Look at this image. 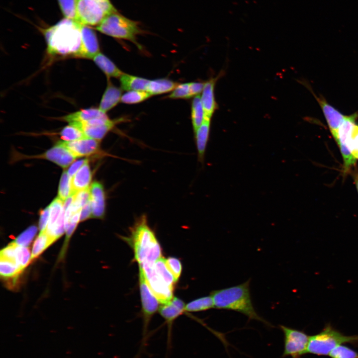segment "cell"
<instances>
[{
  "mask_svg": "<svg viewBox=\"0 0 358 358\" xmlns=\"http://www.w3.org/2000/svg\"><path fill=\"white\" fill-rule=\"evenodd\" d=\"M43 32L49 54L76 57L82 42L81 24L64 18Z\"/></svg>",
  "mask_w": 358,
  "mask_h": 358,
  "instance_id": "1",
  "label": "cell"
},
{
  "mask_svg": "<svg viewBox=\"0 0 358 358\" xmlns=\"http://www.w3.org/2000/svg\"><path fill=\"white\" fill-rule=\"evenodd\" d=\"M124 239L133 249L134 259L139 265L154 264L162 257L160 245L145 214L135 220L130 228L129 236Z\"/></svg>",
  "mask_w": 358,
  "mask_h": 358,
  "instance_id": "2",
  "label": "cell"
},
{
  "mask_svg": "<svg viewBox=\"0 0 358 358\" xmlns=\"http://www.w3.org/2000/svg\"><path fill=\"white\" fill-rule=\"evenodd\" d=\"M250 279L241 284L214 290L210 292L214 308L240 312L250 319L260 321L271 327V324L261 317L253 306L250 291Z\"/></svg>",
  "mask_w": 358,
  "mask_h": 358,
  "instance_id": "3",
  "label": "cell"
},
{
  "mask_svg": "<svg viewBox=\"0 0 358 358\" xmlns=\"http://www.w3.org/2000/svg\"><path fill=\"white\" fill-rule=\"evenodd\" d=\"M101 33L112 37L130 41L141 49L137 36L144 33L137 21L129 19L117 11L106 16L96 27Z\"/></svg>",
  "mask_w": 358,
  "mask_h": 358,
  "instance_id": "4",
  "label": "cell"
},
{
  "mask_svg": "<svg viewBox=\"0 0 358 358\" xmlns=\"http://www.w3.org/2000/svg\"><path fill=\"white\" fill-rule=\"evenodd\" d=\"M345 343L358 345V335L346 336L327 325L319 333L309 336L306 353L327 356L335 348Z\"/></svg>",
  "mask_w": 358,
  "mask_h": 358,
  "instance_id": "5",
  "label": "cell"
},
{
  "mask_svg": "<svg viewBox=\"0 0 358 358\" xmlns=\"http://www.w3.org/2000/svg\"><path fill=\"white\" fill-rule=\"evenodd\" d=\"M117 11L110 0H77V21L98 26L108 15Z\"/></svg>",
  "mask_w": 358,
  "mask_h": 358,
  "instance_id": "6",
  "label": "cell"
},
{
  "mask_svg": "<svg viewBox=\"0 0 358 358\" xmlns=\"http://www.w3.org/2000/svg\"><path fill=\"white\" fill-rule=\"evenodd\" d=\"M139 288L142 303L143 328L140 349L135 358H138L147 345L149 324L153 315L158 311L160 307V302L151 291L143 271L140 267H139Z\"/></svg>",
  "mask_w": 358,
  "mask_h": 358,
  "instance_id": "7",
  "label": "cell"
},
{
  "mask_svg": "<svg viewBox=\"0 0 358 358\" xmlns=\"http://www.w3.org/2000/svg\"><path fill=\"white\" fill-rule=\"evenodd\" d=\"M284 335V350L282 357L300 358L306 354L309 336L304 331L279 325Z\"/></svg>",
  "mask_w": 358,
  "mask_h": 358,
  "instance_id": "8",
  "label": "cell"
},
{
  "mask_svg": "<svg viewBox=\"0 0 358 358\" xmlns=\"http://www.w3.org/2000/svg\"><path fill=\"white\" fill-rule=\"evenodd\" d=\"M154 264L139 265L144 273L148 284L159 301L162 304L169 302L174 297V289L168 286L157 273Z\"/></svg>",
  "mask_w": 358,
  "mask_h": 358,
  "instance_id": "9",
  "label": "cell"
},
{
  "mask_svg": "<svg viewBox=\"0 0 358 358\" xmlns=\"http://www.w3.org/2000/svg\"><path fill=\"white\" fill-rule=\"evenodd\" d=\"M185 305L180 299L174 297L171 301L163 304L160 306L158 311L165 319L168 326L167 352L170 351L172 347V329L174 321L185 312Z\"/></svg>",
  "mask_w": 358,
  "mask_h": 358,
  "instance_id": "10",
  "label": "cell"
},
{
  "mask_svg": "<svg viewBox=\"0 0 358 358\" xmlns=\"http://www.w3.org/2000/svg\"><path fill=\"white\" fill-rule=\"evenodd\" d=\"M99 142V140L88 137L76 141H59L77 158L96 154H104L100 150Z\"/></svg>",
  "mask_w": 358,
  "mask_h": 358,
  "instance_id": "11",
  "label": "cell"
},
{
  "mask_svg": "<svg viewBox=\"0 0 358 358\" xmlns=\"http://www.w3.org/2000/svg\"><path fill=\"white\" fill-rule=\"evenodd\" d=\"M82 42L76 57L93 59L99 53V46L95 32L89 26L81 24Z\"/></svg>",
  "mask_w": 358,
  "mask_h": 358,
  "instance_id": "12",
  "label": "cell"
},
{
  "mask_svg": "<svg viewBox=\"0 0 358 358\" xmlns=\"http://www.w3.org/2000/svg\"><path fill=\"white\" fill-rule=\"evenodd\" d=\"M38 158L49 160L65 168L68 167L77 158L68 149L58 142Z\"/></svg>",
  "mask_w": 358,
  "mask_h": 358,
  "instance_id": "13",
  "label": "cell"
},
{
  "mask_svg": "<svg viewBox=\"0 0 358 358\" xmlns=\"http://www.w3.org/2000/svg\"><path fill=\"white\" fill-rule=\"evenodd\" d=\"M92 217L102 219L105 212V194L102 183L94 181L90 187Z\"/></svg>",
  "mask_w": 358,
  "mask_h": 358,
  "instance_id": "14",
  "label": "cell"
},
{
  "mask_svg": "<svg viewBox=\"0 0 358 358\" xmlns=\"http://www.w3.org/2000/svg\"><path fill=\"white\" fill-rule=\"evenodd\" d=\"M124 120V118L111 120L109 122L102 125H89L80 122L69 123L80 128L87 137L97 140H101L117 124Z\"/></svg>",
  "mask_w": 358,
  "mask_h": 358,
  "instance_id": "15",
  "label": "cell"
},
{
  "mask_svg": "<svg viewBox=\"0 0 358 358\" xmlns=\"http://www.w3.org/2000/svg\"><path fill=\"white\" fill-rule=\"evenodd\" d=\"M219 76L211 78L205 83L201 99L205 119H211L217 108V104L215 98L214 89L216 81Z\"/></svg>",
  "mask_w": 358,
  "mask_h": 358,
  "instance_id": "16",
  "label": "cell"
},
{
  "mask_svg": "<svg viewBox=\"0 0 358 358\" xmlns=\"http://www.w3.org/2000/svg\"><path fill=\"white\" fill-rule=\"evenodd\" d=\"M91 173L87 160L79 171L71 178L72 195L78 192L90 188Z\"/></svg>",
  "mask_w": 358,
  "mask_h": 358,
  "instance_id": "17",
  "label": "cell"
},
{
  "mask_svg": "<svg viewBox=\"0 0 358 358\" xmlns=\"http://www.w3.org/2000/svg\"><path fill=\"white\" fill-rule=\"evenodd\" d=\"M211 119H205L194 132L195 141L197 151L198 160L204 163L205 153L209 138Z\"/></svg>",
  "mask_w": 358,
  "mask_h": 358,
  "instance_id": "18",
  "label": "cell"
},
{
  "mask_svg": "<svg viewBox=\"0 0 358 358\" xmlns=\"http://www.w3.org/2000/svg\"><path fill=\"white\" fill-rule=\"evenodd\" d=\"M326 118L331 133L335 140L338 137L339 129L346 116L328 104L325 101L319 100Z\"/></svg>",
  "mask_w": 358,
  "mask_h": 358,
  "instance_id": "19",
  "label": "cell"
},
{
  "mask_svg": "<svg viewBox=\"0 0 358 358\" xmlns=\"http://www.w3.org/2000/svg\"><path fill=\"white\" fill-rule=\"evenodd\" d=\"M122 90L108 82L100 102L99 109L106 113L121 100Z\"/></svg>",
  "mask_w": 358,
  "mask_h": 358,
  "instance_id": "20",
  "label": "cell"
},
{
  "mask_svg": "<svg viewBox=\"0 0 358 358\" xmlns=\"http://www.w3.org/2000/svg\"><path fill=\"white\" fill-rule=\"evenodd\" d=\"M121 88L127 91H147L150 80L123 73L119 78Z\"/></svg>",
  "mask_w": 358,
  "mask_h": 358,
  "instance_id": "21",
  "label": "cell"
},
{
  "mask_svg": "<svg viewBox=\"0 0 358 358\" xmlns=\"http://www.w3.org/2000/svg\"><path fill=\"white\" fill-rule=\"evenodd\" d=\"M107 116L105 113L99 108H88L83 109L63 117V120L69 123L73 122H85L94 118Z\"/></svg>",
  "mask_w": 358,
  "mask_h": 358,
  "instance_id": "22",
  "label": "cell"
},
{
  "mask_svg": "<svg viewBox=\"0 0 358 358\" xmlns=\"http://www.w3.org/2000/svg\"><path fill=\"white\" fill-rule=\"evenodd\" d=\"M92 59L108 77L120 78L123 74L109 58L100 52Z\"/></svg>",
  "mask_w": 358,
  "mask_h": 358,
  "instance_id": "23",
  "label": "cell"
},
{
  "mask_svg": "<svg viewBox=\"0 0 358 358\" xmlns=\"http://www.w3.org/2000/svg\"><path fill=\"white\" fill-rule=\"evenodd\" d=\"M178 84L167 79H159L150 81L147 91L152 95L173 91Z\"/></svg>",
  "mask_w": 358,
  "mask_h": 358,
  "instance_id": "24",
  "label": "cell"
},
{
  "mask_svg": "<svg viewBox=\"0 0 358 358\" xmlns=\"http://www.w3.org/2000/svg\"><path fill=\"white\" fill-rule=\"evenodd\" d=\"M22 271L15 262L0 258V273L3 278L15 282Z\"/></svg>",
  "mask_w": 358,
  "mask_h": 358,
  "instance_id": "25",
  "label": "cell"
},
{
  "mask_svg": "<svg viewBox=\"0 0 358 358\" xmlns=\"http://www.w3.org/2000/svg\"><path fill=\"white\" fill-rule=\"evenodd\" d=\"M191 118L193 129L195 132L205 118L201 96L199 95L195 96L192 101Z\"/></svg>",
  "mask_w": 358,
  "mask_h": 358,
  "instance_id": "26",
  "label": "cell"
},
{
  "mask_svg": "<svg viewBox=\"0 0 358 358\" xmlns=\"http://www.w3.org/2000/svg\"><path fill=\"white\" fill-rule=\"evenodd\" d=\"M55 241V240L47 233L46 230L40 232L33 245L31 260L38 257Z\"/></svg>",
  "mask_w": 358,
  "mask_h": 358,
  "instance_id": "27",
  "label": "cell"
},
{
  "mask_svg": "<svg viewBox=\"0 0 358 358\" xmlns=\"http://www.w3.org/2000/svg\"><path fill=\"white\" fill-rule=\"evenodd\" d=\"M214 308L212 296H203L194 299L185 305L184 310L187 312H197L206 311Z\"/></svg>",
  "mask_w": 358,
  "mask_h": 358,
  "instance_id": "28",
  "label": "cell"
},
{
  "mask_svg": "<svg viewBox=\"0 0 358 358\" xmlns=\"http://www.w3.org/2000/svg\"><path fill=\"white\" fill-rule=\"evenodd\" d=\"M154 268L158 275L172 288H174L176 283L174 276L168 269L165 259L161 257L156 261L154 264Z\"/></svg>",
  "mask_w": 358,
  "mask_h": 358,
  "instance_id": "29",
  "label": "cell"
},
{
  "mask_svg": "<svg viewBox=\"0 0 358 358\" xmlns=\"http://www.w3.org/2000/svg\"><path fill=\"white\" fill-rule=\"evenodd\" d=\"M354 116H346L339 129L338 137L335 140L338 144H346L354 126Z\"/></svg>",
  "mask_w": 358,
  "mask_h": 358,
  "instance_id": "30",
  "label": "cell"
},
{
  "mask_svg": "<svg viewBox=\"0 0 358 358\" xmlns=\"http://www.w3.org/2000/svg\"><path fill=\"white\" fill-rule=\"evenodd\" d=\"M64 201L58 197L55 198L51 202L50 207V217L46 228L49 231L54 226L60 215L63 208Z\"/></svg>",
  "mask_w": 358,
  "mask_h": 358,
  "instance_id": "31",
  "label": "cell"
},
{
  "mask_svg": "<svg viewBox=\"0 0 358 358\" xmlns=\"http://www.w3.org/2000/svg\"><path fill=\"white\" fill-rule=\"evenodd\" d=\"M60 134L62 138L66 141H76L87 137L80 128L72 124L65 127Z\"/></svg>",
  "mask_w": 358,
  "mask_h": 358,
  "instance_id": "32",
  "label": "cell"
},
{
  "mask_svg": "<svg viewBox=\"0 0 358 358\" xmlns=\"http://www.w3.org/2000/svg\"><path fill=\"white\" fill-rule=\"evenodd\" d=\"M152 95L147 91H128L122 95L121 101L127 104H134L141 102L148 98Z\"/></svg>",
  "mask_w": 358,
  "mask_h": 358,
  "instance_id": "33",
  "label": "cell"
},
{
  "mask_svg": "<svg viewBox=\"0 0 358 358\" xmlns=\"http://www.w3.org/2000/svg\"><path fill=\"white\" fill-rule=\"evenodd\" d=\"M64 18L77 21V0H57Z\"/></svg>",
  "mask_w": 358,
  "mask_h": 358,
  "instance_id": "34",
  "label": "cell"
},
{
  "mask_svg": "<svg viewBox=\"0 0 358 358\" xmlns=\"http://www.w3.org/2000/svg\"><path fill=\"white\" fill-rule=\"evenodd\" d=\"M71 179V177L67 172H63L60 180L58 196L63 201L72 195Z\"/></svg>",
  "mask_w": 358,
  "mask_h": 358,
  "instance_id": "35",
  "label": "cell"
},
{
  "mask_svg": "<svg viewBox=\"0 0 358 358\" xmlns=\"http://www.w3.org/2000/svg\"><path fill=\"white\" fill-rule=\"evenodd\" d=\"M31 260V254H30L28 248L17 245L15 257V263L22 270H23L27 266Z\"/></svg>",
  "mask_w": 358,
  "mask_h": 358,
  "instance_id": "36",
  "label": "cell"
},
{
  "mask_svg": "<svg viewBox=\"0 0 358 358\" xmlns=\"http://www.w3.org/2000/svg\"><path fill=\"white\" fill-rule=\"evenodd\" d=\"M37 231L35 226H31L20 234L14 241L18 246L27 247L34 238Z\"/></svg>",
  "mask_w": 358,
  "mask_h": 358,
  "instance_id": "37",
  "label": "cell"
},
{
  "mask_svg": "<svg viewBox=\"0 0 358 358\" xmlns=\"http://www.w3.org/2000/svg\"><path fill=\"white\" fill-rule=\"evenodd\" d=\"M329 356L331 358H358V353L344 345L333 349Z\"/></svg>",
  "mask_w": 358,
  "mask_h": 358,
  "instance_id": "38",
  "label": "cell"
},
{
  "mask_svg": "<svg viewBox=\"0 0 358 358\" xmlns=\"http://www.w3.org/2000/svg\"><path fill=\"white\" fill-rule=\"evenodd\" d=\"M338 144L343 158L345 170L347 172L356 164L357 158L352 154L346 144L339 143Z\"/></svg>",
  "mask_w": 358,
  "mask_h": 358,
  "instance_id": "39",
  "label": "cell"
},
{
  "mask_svg": "<svg viewBox=\"0 0 358 358\" xmlns=\"http://www.w3.org/2000/svg\"><path fill=\"white\" fill-rule=\"evenodd\" d=\"M167 266L174 276L175 281L177 282L181 275L182 265L180 261L175 257H170L165 259Z\"/></svg>",
  "mask_w": 358,
  "mask_h": 358,
  "instance_id": "40",
  "label": "cell"
},
{
  "mask_svg": "<svg viewBox=\"0 0 358 358\" xmlns=\"http://www.w3.org/2000/svg\"><path fill=\"white\" fill-rule=\"evenodd\" d=\"M346 144L352 154L358 158V125H354Z\"/></svg>",
  "mask_w": 358,
  "mask_h": 358,
  "instance_id": "41",
  "label": "cell"
},
{
  "mask_svg": "<svg viewBox=\"0 0 358 358\" xmlns=\"http://www.w3.org/2000/svg\"><path fill=\"white\" fill-rule=\"evenodd\" d=\"M169 97L173 99H186L191 97L190 93L189 83L178 85L172 91Z\"/></svg>",
  "mask_w": 358,
  "mask_h": 358,
  "instance_id": "42",
  "label": "cell"
},
{
  "mask_svg": "<svg viewBox=\"0 0 358 358\" xmlns=\"http://www.w3.org/2000/svg\"><path fill=\"white\" fill-rule=\"evenodd\" d=\"M16 246L17 244L13 241L4 248L1 250L0 258L11 261L15 263Z\"/></svg>",
  "mask_w": 358,
  "mask_h": 358,
  "instance_id": "43",
  "label": "cell"
},
{
  "mask_svg": "<svg viewBox=\"0 0 358 358\" xmlns=\"http://www.w3.org/2000/svg\"><path fill=\"white\" fill-rule=\"evenodd\" d=\"M50 217V207H46L40 212L39 227L40 232L46 229Z\"/></svg>",
  "mask_w": 358,
  "mask_h": 358,
  "instance_id": "44",
  "label": "cell"
},
{
  "mask_svg": "<svg viewBox=\"0 0 358 358\" xmlns=\"http://www.w3.org/2000/svg\"><path fill=\"white\" fill-rule=\"evenodd\" d=\"M205 83L192 82L189 83L190 93L191 96H196L202 92Z\"/></svg>",
  "mask_w": 358,
  "mask_h": 358,
  "instance_id": "45",
  "label": "cell"
},
{
  "mask_svg": "<svg viewBox=\"0 0 358 358\" xmlns=\"http://www.w3.org/2000/svg\"><path fill=\"white\" fill-rule=\"evenodd\" d=\"M87 160V159H82L73 163L67 171L69 176L72 178L86 163Z\"/></svg>",
  "mask_w": 358,
  "mask_h": 358,
  "instance_id": "46",
  "label": "cell"
},
{
  "mask_svg": "<svg viewBox=\"0 0 358 358\" xmlns=\"http://www.w3.org/2000/svg\"><path fill=\"white\" fill-rule=\"evenodd\" d=\"M92 217V210L90 201L86 204L82 209L80 220L84 221Z\"/></svg>",
  "mask_w": 358,
  "mask_h": 358,
  "instance_id": "47",
  "label": "cell"
},
{
  "mask_svg": "<svg viewBox=\"0 0 358 358\" xmlns=\"http://www.w3.org/2000/svg\"><path fill=\"white\" fill-rule=\"evenodd\" d=\"M356 172L354 174V180L355 183L356 185L358 191V172L357 171H355Z\"/></svg>",
  "mask_w": 358,
  "mask_h": 358,
  "instance_id": "48",
  "label": "cell"
},
{
  "mask_svg": "<svg viewBox=\"0 0 358 358\" xmlns=\"http://www.w3.org/2000/svg\"></svg>",
  "mask_w": 358,
  "mask_h": 358,
  "instance_id": "49",
  "label": "cell"
}]
</instances>
